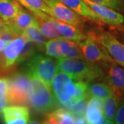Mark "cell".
Segmentation results:
<instances>
[{
	"instance_id": "cb8c5ba5",
	"label": "cell",
	"mask_w": 124,
	"mask_h": 124,
	"mask_svg": "<svg viewBox=\"0 0 124 124\" xmlns=\"http://www.w3.org/2000/svg\"><path fill=\"white\" fill-rule=\"evenodd\" d=\"M88 92L89 97H97L103 100L115 93L113 89L107 83H97L91 84L88 86Z\"/></svg>"
},
{
	"instance_id": "9c48e42d",
	"label": "cell",
	"mask_w": 124,
	"mask_h": 124,
	"mask_svg": "<svg viewBox=\"0 0 124 124\" xmlns=\"http://www.w3.org/2000/svg\"><path fill=\"white\" fill-rule=\"evenodd\" d=\"M78 46L86 60L90 62H113V59L109 54L105 53L97 44L93 37H88L86 39L78 43Z\"/></svg>"
},
{
	"instance_id": "7c38bea8",
	"label": "cell",
	"mask_w": 124,
	"mask_h": 124,
	"mask_svg": "<svg viewBox=\"0 0 124 124\" xmlns=\"http://www.w3.org/2000/svg\"><path fill=\"white\" fill-rule=\"evenodd\" d=\"M5 124H26L30 121V112L26 106H6L2 111Z\"/></svg>"
},
{
	"instance_id": "52a82bcc",
	"label": "cell",
	"mask_w": 124,
	"mask_h": 124,
	"mask_svg": "<svg viewBox=\"0 0 124 124\" xmlns=\"http://www.w3.org/2000/svg\"><path fill=\"white\" fill-rule=\"evenodd\" d=\"M44 1L52 10L54 18L77 27L83 25L84 20L81 17V16L63 4L60 0H45Z\"/></svg>"
},
{
	"instance_id": "484cf974",
	"label": "cell",
	"mask_w": 124,
	"mask_h": 124,
	"mask_svg": "<svg viewBox=\"0 0 124 124\" xmlns=\"http://www.w3.org/2000/svg\"><path fill=\"white\" fill-rule=\"evenodd\" d=\"M8 103V79H0V116L2 111Z\"/></svg>"
},
{
	"instance_id": "d4e9b609",
	"label": "cell",
	"mask_w": 124,
	"mask_h": 124,
	"mask_svg": "<svg viewBox=\"0 0 124 124\" xmlns=\"http://www.w3.org/2000/svg\"><path fill=\"white\" fill-rule=\"evenodd\" d=\"M88 85L87 82L84 81H75V93L72 97L70 103L66 106L67 108H70L72 105L78 102L84 100L88 97Z\"/></svg>"
},
{
	"instance_id": "8992f818",
	"label": "cell",
	"mask_w": 124,
	"mask_h": 124,
	"mask_svg": "<svg viewBox=\"0 0 124 124\" xmlns=\"http://www.w3.org/2000/svg\"><path fill=\"white\" fill-rule=\"evenodd\" d=\"M94 39L106 49L107 53L120 66L124 68V44L108 32H101L94 36Z\"/></svg>"
},
{
	"instance_id": "6da1fadb",
	"label": "cell",
	"mask_w": 124,
	"mask_h": 124,
	"mask_svg": "<svg viewBox=\"0 0 124 124\" xmlns=\"http://www.w3.org/2000/svg\"><path fill=\"white\" fill-rule=\"evenodd\" d=\"M57 64L59 71L69 75L75 81L88 83L103 76L101 68L89 61L62 57L57 59Z\"/></svg>"
},
{
	"instance_id": "30bf717a",
	"label": "cell",
	"mask_w": 124,
	"mask_h": 124,
	"mask_svg": "<svg viewBox=\"0 0 124 124\" xmlns=\"http://www.w3.org/2000/svg\"><path fill=\"white\" fill-rule=\"evenodd\" d=\"M5 23L6 30L13 31L19 36H22L23 31L28 27H39L40 21L36 17H32L31 14L27 13L22 8L19 13L13 20L5 22Z\"/></svg>"
},
{
	"instance_id": "5b68a950",
	"label": "cell",
	"mask_w": 124,
	"mask_h": 124,
	"mask_svg": "<svg viewBox=\"0 0 124 124\" xmlns=\"http://www.w3.org/2000/svg\"><path fill=\"white\" fill-rule=\"evenodd\" d=\"M70 76L60 72L54 76L50 87L54 96L62 106L66 107L75 93V82Z\"/></svg>"
},
{
	"instance_id": "9a60e30c",
	"label": "cell",
	"mask_w": 124,
	"mask_h": 124,
	"mask_svg": "<svg viewBox=\"0 0 124 124\" xmlns=\"http://www.w3.org/2000/svg\"><path fill=\"white\" fill-rule=\"evenodd\" d=\"M72 42L63 37H58L50 39L45 44V51L49 57L59 59L64 57Z\"/></svg>"
},
{
	"instance_id": "4dcf8cb0",
	"label": "cell",
	"mask_w": 124,
	"mask_h": 124,
	"mask_svg": "<svg viewBox=\"0 0 124 124\" xmlns=\"http://www.w3.org/2000/svg\"><path fill=\"white\" fill-rule=\"evenodd\" d=\"M6 31V26L5 22L0 19V33L4 32V31Z\"/></svg>"
},
{
	"instance_id": "ac0fdd59",
	"label": "cell",
	"mask_w": 124,
	"mask_h": 124,
	"mask_svg": "<svg viewBox=\"0 0 124 124\" xmlns=\"http://www.w3.org/2000/svg\"><path fill=\"white\" fill-rule=\"evenodd\" d=\"M21 9V4L17 0H0V19L5 22L11 21Z\"/></svg>"
},
{
	"instance_id": "d6986e66",
	"label": "cell",
	"mask_w": 124,
	"mask_h": 124,
	"mask_svg": "<svg viewBox=\"0 0 124 124\" xmlns=\"http://www.w3.org/2000/svg\"><path fill=\"white\" fill-rule=\"evenodd\" d=\"M58 26L62 37L77 44L88 37V36L84 35L79 28L75 26L59 21Z\"/></svg>"
},
{
	"instance_id": "7402d4cb",
	"label": "cell",
	"mask_w": 124,
	"mask_h": 124,
	"mask_svg": "<svg viewBox=\"0 0 124 124\" xmlns=\"http://www.w3.org/2000/svg\"><path fill=\"white\" fill-rule=\"evenodd\" d=\"M59 20L54 17H51L48 20H40L39 29L41 33L49 39L56 38L60 37V32L58 26Z\"/></svg>"
},
{
	"instance_id": "4316f807",
	"label": "cell",
	"mask_w": 124,
	"mask_h": 124,
	"mask_svg": "<svg viewBox=\"0 0 124 124\" xmlns=\"http://www.w3.org/2000/svg\"><path fill=\"white\" fill-rule=\"evenodd\" d=\"M35 44L31 41L27 40L26 44L24 45L21 53L19 54L17 59V63H21L24 62H26L31 57H32L34 54H35L36 48Z\"/></svg>"
},
{
	"instance_id": "83f0119b",
	"label": "cell",
	"mask_w": 124,
	"mask_h": 124,
	"mask_svg": "<svg viewBox=\"0 0 124 124\" xmlns=\"http://www.w3.org/2000/svg\"><path fill=\"white\" fill-rule=\"evenodd\" d=\"M87 103H88V99H85L84 100H81V101L78 102L75 104L72 105L70 108H68V110H69L73 114L75 118L79 116H85Z\"/></svg>"
},
{
	"instance_id": "d6a6232c",
	"label": "cell",
	"mask_w": 124,
	"mask_h": 124,
	"mask_svg": "<svg viewBox=\"0 0 124 124\" xmlns=\"http://www.w3.org/2000/svg\"><path fill=\"white\" fill-rule=\"evenodd\" d=\"M122 29H123V30H124V26L123 27V28H122Z\"/></svg>"
},
{
	"instance_id": "7a4b0ae2",
	"label": "cell",
	"mask_w": 124,
	"mask_h": 124,
	"mask_svg": "<svg viewBox=\"0 0 124 124\" xmlns=\"http://www.w3.org/2000/svg\"><path fill=\"white\" fill-rule=\"evenodd\" d=\"M50 85L38 77H30L28 99L37 112L48 113L56 108L55 97Z\"/></svg>"
},
{
	"instance_id": "277c9868",
	"label": "cell",
	"mask_w": 124,
	"mask_h": 124,
	"mask_svg": "<svg viewBox=\"0 0 124 124\" xmlns=\"http://www.w3.org/2000/svg\"><path fill=\"white\" fill-rule=\"evenodd\" d=\"M8 79V103L25 105L29 101L30 77L24 72H16Z\"/></svg>"
},
{
	"instance_id": "f1b7e54d",
	"label": "cell",
	"mask_w": 124,
	"mask_h": 124,
	"mask_svg": "<svg viewBox=\"0 0 124 124\" xmlns=\"http://www.w3.org/2000/svg\"><path fill=\"white\" fill-rule=\"evenodd\" d=\"M119 12L124 11V0H91Z\"/></svg>"
},
{
	"instance_id": "f546056e",
	"label": "cell",
	"mask_w": 124,
	"mask_h": 124,
	"mask_svg": "<svg viewBox=\"0 0 124 124\" xmlns=\"http://www.w3.org/2000/svg\"><path fill=\"white\" fill-rule=\"evenodd\" d=\"M64 57L75 59H82V60L85 59L79 46H78V44H76L75 42H72L70 48L68 49V50L65 54Z\"/></svg>"
},
{
	"instance_id": "e0dca14e",
	"label": "cell",
	"mask_w": 124,
	"mask_h": 124,
	"mask_svg": "<svg viewBox=\"0 0 124 124\" xmlns=\"http://www.w3.org/2000/svg\"><path fill=\"white\" fill-rule=\"evenodd\" d=\"M63 4L67 6L71 10L75 11L80 16L87 18L93 22H100L97 15L85 4L83 0H60Z\"/></svg>"
},
{
	"instance_id": "2e32d148",
	"label": "cell",
	"mask_w": 124,
	"mask_h": 124,
	"mask_svg": "<svg viewBox=\"0 0 124 124\" xmlns=\"http://www.w3.org/2000/svg\"><path fill=\"white\" fill-rule=\"evenodd\" d=\"M19 3L28 10L39 20L46 21L53 17L51 8L44 0H17Z\"/></svg>"
},
{
	"instance_id": "4fadbf2b",
	"label": "cell",
	"mask_w": 124,
	"mask_h": 124,
	"mask_svg": "<svg viewBox=\"0 0 124 124\" xmlns=\"http://www.w3.org/2000/svg\"><path fill=\"white\" fill-rule=\"evenodd\" d=\"M87 124H107L103 115V99L92 97L87 103L85 110Z\"/></svg>"
},
{
	"instance_id": "ffe728a7",
	"label": "cell",
	"mask_w": 124,
	"mask_h": 124,
	"mask_svg": "<svg viewBox=\"0 0 124 124\" xmlns=\"http://www.w3.org/2000/svg\"><path fill=\"white\" fill-rule=\"evenodd\" d=\"M44 123L49 124H75V119L73 114L69 110L59 109L52 111L47 116Z\"/></svg>"
},
{
	"instance_id": "1f68e13d",
	"label": "cell",
	"mask_w": 124,
	"mask_h": 124,
	"mask_svg": "<svg viewBox=\"0 0 124 124\" xmlns=\"http://www.w3.org/2000/svg\"><path fill=\"white\" fill-rule=\"evenodd\" d=\"M6 45H7L6 42H5L3 39H0V51H2L3 50Z\"/></svg>"
},
{
	"instance_id": "5bb4252c",
	"label": "cell",
	"mask_w": 124,
	"mask_h": 124,
	"mask_svg": "<svg viewBox=\"0 0 124 124\" xmlns=\"http://www.w3.org/2000/svg\"><path fill=\"white\" fill-rule=\"evenodd\" d=\"M106 81L115 93L121 97L124 94V68L115 63L110 66L107 70Z\"/></svg>"
},
{
	"instance_id": "8fae6325",
	"label": "cell",
	"mask_w": 124,
	"mask_h": 124,
	"mask_svg": "<svg viewBox=\"0 0 124 124\" xmlns=\"http://www.w3.org/2000/svg\"><path fill=\"white\" fill-rule=\"evenodd\" d=\"M27 39L24 36H19L9 42L4 49V63L5 68H8L17 63Z\"/></svg>"
},
{
	"instance_id": "44dd1931",
	"label": "cell",
	"mask_w": 124,
	"mask_h": 124,
	"mask_svg": "<svg viewBox=\"0 0 124 124\" xmlns=\"http://www.w3.org/2000/svg\"><path fill=\"white\" fill-rule=\"evenodd\" d=\"M120 97L115 93L103 100V115L107 124H115V116Z\"/></svg>"
},
{
	"instance_id": "603a6c76",
	"label": "cell",
	"mask_w": 124,
	"mask_h": 124,
	"mask_svg": "<svg viewBox=\"0 0 124 124\" xmlns=\"http://www.w3.org/2000/svg\"><path fill=\"white\" fill-rule=\"evenodd\" d=\"M22 35L28 41H31L37 45L39 48L45 49L46 37L41 33L39 26L28 27L23 31Z\"/></svg>"
},
{
	"instance_id": "ba28073f",
	"label": "cell",
	"mask_w": 124,
	"mask_h": 124,
	"mask_svg": "<svg viewBox=\"0 0 124 124\" xmlns=\"http://www.w3.org/2000/svg\"><path fill=\"white\" fill-rule=\"evenodd\" d=\"M97 15L100 22L110 26H119L124 23V16L119 11L91 0H83Z\"/></svg>"
},
{
	"instance_id": "836d02e7",
	"label": "cell",
	"mask_w": 124,
	"mask_h": 124,
	"mask_svg": "<svg viewBox=\"0 0 124 124\" xmlns=\"http://www.w3.org/2000/svg\"><path fill=\"white\" fill-rule=\"evenodd\" d=\"M44 1H45V0H44Z\"/></svg>"
},
{
	"instance_id": "3957f363",
	"label": "cell",
	"mask_w": 124,
	"mask_h": 124,
	"mask_svg": "<svg viewBox=\"0 0 124 124\" xmlns=\"http://www.w3.org/2000/svg\"><path fill=\"white\" fill-rule=\"evenodd\" d=\"M58 71L57 62L49 56L40 54H34L23 67V72L29 77H38L50 86Z\"/></svg>"
}]
</instances>
